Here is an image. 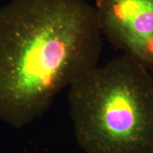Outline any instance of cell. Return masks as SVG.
<instances>
[{"mask_svg": "<svg viewBox=\"0 0 153 153\" xmlns=\"http://www.w3.org/2000/svg\"><path fill=\"white\" fill-rule=\"evenodd\" d=\"M94 7L86 0H12L0 9V107L26 123L99 65Z\"/></svg>", "mask_w": 153, "mask_h": 153, "instance_id": "obj_1", "label": "cell"}, {"mask_svg": "<svg viewBox=\"0 0 153 153\" xmlns=\"http://www.w3.org/2000/svg\"><path fill=\"white\" fill-rule=\"evenodd\" d=\"M76 143L84 153H153V74L123 53L68 87Z\"/></svg>", "mask_w": 153, "mask_h": 153, "instance_id": "obj_2", "label": "cell"}, {"mask_svg": "<svg viewBox=\"0 0 153 153\" xmlns=\"http://www.w3.org/2000/svg\"><path fill=\"white\" fill-rule=\"evenodd\" d=\"M103 36L153 74V0H95Z\"/></svg>", "mask_w": 153, "mask_h": 153, "instance_id": "obj_3", "label": "cell"}]
</instances>
